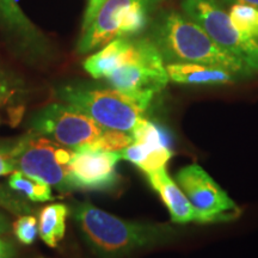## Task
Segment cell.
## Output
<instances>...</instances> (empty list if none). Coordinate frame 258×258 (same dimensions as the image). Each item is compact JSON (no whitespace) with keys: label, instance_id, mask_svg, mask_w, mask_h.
<instances>
[{"label":"cell","instance_id":"cell-25","mask_svg":"<svg viewBox=\"0 0 258 258\" xmlns=\"http://www.w3.org/2000/svg\"><path fill=\"white\" fill-rule=\"evenodd\" d=\"M10 230V224L8 218L0 212V234H4Z\"/></svg>","mask_w":258,"mask_h":258},{"label":"cell","instance_id":"cell-5","mask_svg":"<svg viewBox=\"0 0 258 258\" xmlns=\"http://www.w3.org/2000/svg\"><path fill=\"white\" fill-rule=\"evenodd\" d=\"M105 79L118 91L150 103L169 83L165 60L156 43L133 36L123 63Z\"/></svg>","mask_w":258,"mask_h":258},{"label":"cell","instance_id":"cell-27","mask_svg":"<svg viewBox=\"0 0 258 258\" xmlns=\"http://www.w3.org/2000/svg\"><path fill=\"white\" fill-rule=\"evenodd\" d=\"M8 93V88H6L4 80H3L2 77H0V96L6 95Z\"/></svg>","mask_w":258,"mask_h":258},{"label":"cell","instance_id":"cell-1","mask_svg":"<svg viewBox=\"0 0 258 258\" xmlns=\"http://www.w3.org/2000/svg\"><path fill=\"white\" fill-rule=\"evenodd\" d=\"M72 217L97 258H125L139 250L173 243L182 232L170 224L123 220L89 202H74Z\"/></svg>","mask_w":258,"mask_h":258},{"label":"cell","instance_id":"cell-22","mask_svg":"<svg viewBox=\"0 0 258 258\" xmlns=\"http://www.w3.org/2000/svg\"><path fill=\"white\" fill-rule=\"evenodd\" d=\"M14 171H16V169L11 159H10L8 152H6L4 146H0V176L9 175Z\"/></svg>","mask_w":258,"mask_h":258},{"label":"cell","instance_id":"cell-20","mask_svg":"<svg viewBox=\"0 0 258 258\" xmlns=\"http://www.w3.org/2000/svg\"><path fill=\"white\" fill-rule=\"evenodd\" d=\"M14 232L22 244L31 245L36 240L38 234V225L35 217L22 215L14 224Z\"/></svg>","mask_w":258,"mask_h":258},{"label":"cell","instance_id":"cell-16","mask_svg":"<svg viewBox=\"0 0 258 258\" xmlns=\"http://www.w3.org/2000/svg\"><path fill=\"white\" fill-rule=\"evenodd\" d=\"M69 208L62 203H54L41 211L38 234L48 246L56 247L66 232V217Z\"/></svg>","mask_w":258,"mask_h":258},{"label":"cell","instance_id":"cell-17","mask_svg":"<svg viewBox=\"0 0 258 258\" xmlns=\"http://www.w3.org/2000/svg\"><path fill=\"white\" fill-rule=\"evenodd\" d=\"M9 186L14 191L23 194L31 202H47L53 200L50 185L21 171H14L9 178Z\"/></svg>","mask_w":258,"mask_h":258},{"label":"cell","instance_id":"cell-15","mask_svg":"<svg viewBox=\"0 0 258 258\" xmlns=\"http://www.w3.org/2000/svg\"><path fill=\"white\" fill-rule=\"evenodd\" d=\"M121 159L134 164L143 172H153L164 169L173 156L172 150H154L146 145L133 141L129 146L118 151Z\"/></svg>","mask_w":258,"mask_h":258},{"label":"cell","instance_id":"cell-3","mask_svg":"<svg viewBox=\"0 0 258 258\" xmlns=\"http://www.w3.org/2000/svg\"><path fill=\"white\" fill-rule=\"evenodd\" d=\"M60 99L90 116L103 128L132 134L145 118L151 103L116 89L67 85L57 91Z\"/></svg>","mask_w":258,"mask_h":258},{"label":"cell","instance_id":"cell-13","mask_svg":"<svg viewBox=\"0 0 258 258\" xmlns=\"http://www.w3.org/2000/svg\"><path fill=\"white\" fill-rule=\"evenodd\" d=\"M0 27L25 46L38 48L43 37L16 0H0Z\"/></svg>","mask_w":258,"mask_h":258},{"label":"cell","instance_id":"cell-12","mask_svg":"<svg viewBox=\"0 0 258 258\" xmlns=\"http://www.w3.org/2000/svg\"><path fill=\"white\" fill-rule=\"evenodd\" d=\"M166 72L169 80L183 85L218 86L231 84L238 79L235 74L224 69L190 62L167 63Z\"/></svg>","mask_w":258,"mask_h":258},{"label":"cell","instance_id":"cell-11","mask_svg":"<svg viewBox=\"0 0 258 258\" xmlns=\"http://www.w3.org/2000/svg\"><path fill=\"white\" fill-rule=\"evenodd\" d=\"M146 177L148 183L166 206L170 213L171 221L178 225L196 221L191 203L186 198L184 191L180 189L178 183L169 176L165 167L146 173Z\"/></svg>","mask_w":258,"mask_h":258},{"label":"cell","instance_id":"cell-26","mask_svg":"<svg viewBox=\"0 0 258 258\" xmlns=\"http://www.w3.org/2000/svg\"><path fill=\"white\" fill-rule=\"evenodd\" d=\"M225 2H231V3H239V4H246L252 6V8L258 10V0H225Z\"/></svg>","mask_w":258,"mask_h":258},{"label":"cell","instance_id":"cell-19","mask_svg":"<svg viewBox=\"0 0 258 258\" xmlns=\"http://www.w3.org/2000/svg\"><path fill=\"white\" fill-rule=\"evenodd\" d=\"M232 24L244 36L258 41V10L246 4L235 3L230 10Z\"/></svg>","mask_w":258,"mask_h":258},{"label":"cell","instance_id":"cell-6","mask_svg":"<svg viewBox=\"0 0 258 258\" xmlns=\"http://www.w3.org/2000/svg\"><path fill=\"white\" fill-rule=\"evenodd\" d=\"M16 171L41 179L62 191L74 189L69 164L73 150L62 147L36 132H30L11 146H4Z\"/></svg>","mask_w":258,"mask_h":258},{"label":"cell","instance_id":"cell-14","mask_svg":"<svg viewBox=\"0 0 258 258\" xmlns=\"http://www.w3.org/2000/svg\"><path fill=\"white\" fill-rule=\"evenodd\" d=\"M131 37L116 38L102 47L84 61V70L95 79L106 78L112 71L121 66L128 55Z\"/></svg>","mask_w":258,"mask_h":258},{"label":"cell","instance_id":"cell-8","mask_svg":"<svg viewBox=\"0 0 258 258\" xmlns=\"http://www.w3.org/2000/svg\"><path fill=\"white\" fill-rule=\"evenodd\" d=\"M182 9L218 46L240 60L253 74L258 73V41L238 31L215 0H182Z\"/></svg>","mask_w":258,"mask_h":258},{"label":"cell","instance_id":"cell-9","mask_svg":"<svg viewBox=\"0 0 258 258\" xmlns=\"http://www.w3.org/2000/svg\"><path fill=\"white\" fill-rule=\"evenodd\" d=\"M176 182L191 203L196 224L230 222L240 217L241 209L198 164L180 169L176 175Z\"/></svg>","mask_w":258,"mask_h":258},{"label":"cell","instance_id":"cell-4","mask_svg":"<svg viewBox=\"0 0 258 258\" xmlns=\"http://www.w3.org/2000/svg\"><path fill=\"white\" fill-rule=\"evenodd\" d=\"M161 2L104 0L90 23L83 27L78 51L90 53L116 38L134 36L146 27L150 15Z\"/></svg>","mask_w":258,"mask_h":258},{"label":"cell","instance_id":"cell-24","mask_svg":"<svg viewBox=\"0 0 258 258\" xmlns=\"http://www.w3.org/2000/svg\"><path fill=\"white\" fill-rule=\"evenodd\" d=\"M103 2L104 0H93L92 4L88 5V9H86V12H85V16H84V22H83V27L84 25H86L88 23H90V21L93 18V16L97 12V10L99 9V6L103 4Z\"/></svg>","mask_w":258,"mask_h":258},{"label":"cell","instance_id":"cell-18","mask_svg":"<svg viewBox=\"0 0 258 258\" xmlns=\"http://www.w3.org/2000/svg\"><path fill=\"white\" fill-rule=\"evenodd\" d=\"M133 141L141 143L154 150H172V138L165 127L147 120L146 117L132 132Z\"/></svg>","mask_w":258,"mask_h":258},{"label":"cell","instance_id":"cell-23","mask_svg":"<svg viewBox=\"0 0 258 258\" xmlns=\"http://www.w3.org/2000/svg\"><path fill=\"white\" fill-rule=\"evenodd\" d=\"M16 249L14 244L0 238V258H15Z\"/></svg>","mask_w":258,"mask_h":258},{"label":"cell","instance_id":"cell-2","mask_svg":"<svg viewBox=\"0 0 258 258\" xmlns=\"http://www.w3.org/2000/svg\"><path fill=\"white\" fill-rule=\"evenodd\" d=\"M153 42L169 63L190 62L219 67L238 78L253 74L240 60L218 46L198 23L177 12L163 18Z\"/></svg>","mask_w":258,"mask_h":258},{"label":"cell","instance_id":"cell-10","mask_svg":"<svg viewBox=\"0 0 258 258\" xmlns=\"http://www.w3.org/2000/svg\"><path fill=\"white\" fill-rule=\"evenodd\" d=\"M118 152L98 150V148H82L73 152L69 164L70 179L74 189L109 191L118 183L116 171Z\"/></svg>","mask_w":258,"mask_h":258},{"label":"cell","instance_id":"cell-7","mask_svg":"<svg viewBox=\"0 0 258 258\" xmlns=\"http://www.w3.org/2000/svg\"><path fill=\"white\" fill-rule=\"evenodd\" d=\"M32 131L50 137L57 144L77 151L82 148L103 150L109 129L70 104L53 103L37 112L31 120Z\"/></svg>","mask_w":258,"mask_h":258},{"label":"cell","instance_id":"cell-21","mask_svg":"<svg viewBox=\"0 0 258 258\" xmlns=\"http://www.w3.org/2000/svg\"><path fill=\"white\" fill-rule=\"evenodd\" d=\"M11 190L0 184V207L8 209V211L17 215L30 213L31 209L28 206V203L23 199L19 198L18 195H15Z\"/></svg>","mask_w":258,"mask_h":258}]
</instances>
